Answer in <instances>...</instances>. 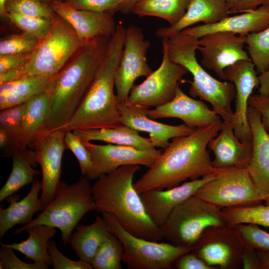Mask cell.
<instances>
[{"label":"cell","instance_id":"cell-17","mask_svg":"<svg viewBox=\"0 0 269 269\" xmlns=\"http://www.w3.org/2000/svg\"><path fill=\"white\" fill-rule=\"evenodd\" d=\"M83 143L89 152L93 162L92 169L86 177L89 180H96L101 175L124 165L137 164L149 168L162 152L155 148L141 150L129 146L111 143Z\"/></svg>","mask_w":269,"mask_h":269},{"label":"cell","instance_id":"cell-49","mask_svg":"<svg viewBox=\"0 0 269 269\" xmlns=\"http://www.w3.org/2000/svg\"><path fill=\"white\" fill-rule=\"evenodd\" d=\"M31 53L0 55V74L25 64Z\"/></svg>","mask_w":269,"mask_h":269},{"label":"cell","instance_id":"cell-7","mask_svg":"<svg viewBox=\"0 0 269 269\" xmlns=\"http://www.w3.org/2000/svg\"><path fill=\"white\" fill-rule=\"evenodd\" d=\"M84 44L70 24L57 14L50 31L39 41L27 62L17 68L18 78L54 76Z\"/></svg>","mask_w":269,"mask_h":269},{"label":"cell","instance_id":"cell-26","mask_svg":"<svg viewBox=\"0 0 269 269\" xmlns=\"http://www.w3.org/2000/svg\"><path fill=\"white\" fill-rule=\"evenodd\" d=\"M41 189V183L34 179L28 194L18 200L17 195L12 194L6 199L9 203L6 208H0V239L8 230L18 224H27L32 221L33 215L42 211L43 206L38 194Z\"/></svg>","mask_w":269,"mask_h":269},{"label":"cell","instance_id":"cell-25","mask_svg":"<svg viewBox=\"0 0 269 269\" xmlns=\"http://www.w3.org/2000/svg\"><path fill=\"white\" fill-rule=\"evenodd\" d=\"M229 14L227 0H190L185 14L178 22L158 28L155 34L161 39L168 37L199 22L206 24L218 22Z\"/></svg>","mask_w":269,"mask_h":269},{"label":"cell","instance_id":"cell-15","mask_svg":"<svg viewBox=\"0 0 269 269\" xmlns=\"http://www.w3.org/2000/svg\"><path fill=\"white\" fill-rule=\"evenodd\" d=\"M250 60H242L226 67V80L236 89L235 110L231 121L235 135L242 142H252V135L248 120V101L254 89L260 86L258 72Z\"/></svg>","mask_w":269,"mask_h":269},{"label":"cell","instance_id":"cell-16","mask_svg":"<svg viewBox=\"0 0 269 269\" xmlns=\"http://www.w3.org/2000/svg\"><path fill=\"white\" fill-rule=\"evenodd\" d=\"M246 37L226 31L203 35L199 38L197 49L202 56L200 64L226 81L224 70L226 67L240 60L251 59L244 49Z\"/></svg>","mask_w":269,"mask_h":269},{"label":"cell","instance_id":"cell-31","mask_svg":"<svg viewBox=\"0 0 269 269\" xmlns=\"http://www.w3.org/2000/svg\"><path fill=\"white\" fill-rule=\"evenodd\" d=\"M12 167L11 173L0 190V201L14 194L21 188L32 182L40 171L34 169L37 164L34 150L27 149L16 151L12 156Z\"/></svg>","mask_w":269,"mask_h":269},{"label":"cell","instance_id":"cell-24","mask_svg":"<svg viewBox=\"0 0 269 269\" xmlns=\"http://www.w3.org/2000/svg\"><path fill=\"white\" fill-rule=\"evenodd\" d=\"M269 26V4L255 10L227 18L213 24L188 27L181 33L200 38L208 33L226 31L240 35L261 31Z\"/></svg>","mask_w":269,"mask_h":269},{"label":"cell","instance_id":"cell-45","mask_svg":"<svg viewBox=\"0 0 269 269\" xmlns=\"http://www.w3.org/2000/svg\"><path fill=\"white\" fill-rule=\"evenodd\" d=\"M48 251L54 269H92V264L79 260L73 261L64 256L59 251L56 242L50 240L48 243Z\"/></svg>","mask_w":269,"mask_h":269},{"label":"cell","instance_id":"cell-43","mask_svg":"<svg viewBox=\"0 0 269 269\" xmlns=\"http://www.w3.org/2000/svg\"><path fill=\"white\" fill-rule=\"evenodd\" d=\"M125 0H63L71 7L78 10L113 14L119 11Z\"/></svg>","mask_w":269,"mask_h":269},{"label":"cell","instance_id":"cell-33","mask_svg":"<svg viewBox=\"0 0 269 269\" xmlns=\"http://www.w3.org/2000/svg\"><path fill=\"white\" fill-rule=\"evenodd\" d=\"M190 0H140L131 12L139 16H156L166 20L172 26L185 14Z\"/></svg>","mask_w":269,"mask_h":269},{"label":"cell","instance_id":"cell-46","mask_svg":"<svg viewBox=\"0 0 269 269\" xmlns=\"http://www.w3.org/2000/svg\"><path fill=\"white\" fill-rule=\"evenodd\" d=\"M248 105L257 110L261 115L262 124L264 128L269 130V96L260 94L252 95L248 101Z\"/></svg>","mask_w":269,"mask_h":269},{"label":"cell","instance_id":"cell-44","mask_svg":"<svg viewBox=\"0 0 269 269\" xmlns=\"http://www.w3.org/2000/svg\"><path fill=\"white\" fill-rule=\"evenodd\" d=\"M0 244V269H47L49 267L47 264L42 262L25 263L16 257L12 248Z\"/></svg>","mask_w":269,"mask_h":269},{"label":"cell","instance_id":"cell-56","mask_svg":"<svg viewBox=\"0 0 269 269\" xmlns=\"http://www.w3.org/2000/svg\"><path fill=\"white\" fill-rule=\"evenodd\" d=\"M264 201L265 202V204L269 206V195L265 196L264 198Z\"/></svg>","mask_w":269,"mask_h":269},{"label":"cell","instance_id":"cell-55","mask_svg":"<svg viewBox=\"0 0 269 269\" xmlns=\"http://www.w3.org/2000/svg\"><path fill=\"white\" fill-rule=\"evenodd\" d=\"M41 2L49 3L51 2L55 1H62L63 0H38Z\"/></svg>","mask_w":269,"mask_h":269},{"label":"cell","instance_id":"cell-47","mask_svg":"<svg viewBox=\"0 0 269 269\" xmlns=\"http://www.w3.org/2000/svg\"><path fill=\"white\" fill-rule=\"evenodd\" d=\"M177 269H214L204 260L191 252L179 257L174 262Z\"/></svg>","mask_w":269,"mask_h":269},{"label":"cell","instance_id":"cell-48","mask_svg":"<svg viewBox=\"0 0 269 269\" xmlns=\"http://www.w3.org/2000/svg\"><path fill=\"white\" fill-rule=\"evenodd\" d=\"M230 13L246 12L257 8V6L269 4V0H227Z\"/></svg>","mask_w":269,"mask_h":269},{"label":"cell","instance_id":"cell-38","mask_svg":"<svg viewBox=\"0 0 269 269\" xmlns=\"http://www.w3.org/2000/svg\"><path fill=\"white\" fill-rule=\"evenodd\" d=\"M4 10L7 13L54 20L57 16L49 3L38 0H6Z\"/></svg>","mask_w":269,"mask_h":269},{"label":"cell","instance_id":"cell-18","mask_svg":"<svg viewBox=\"0 0 269 269\" xmlns=\"http://www.w3.org/2000/svg\"><path fill=\"white\" fill-rule=\"evenodd\" d=\"M149 118L155 120L174 118L182 120L187 126L203 128L221 121L220 116L200 100L185 94L178 85L174 98L169 102L147 110Z\"/></svg>","mask_w":269,"mask_h":269},{"label":"cell","instance_id":"cell-53","mask_svg":"<svg viewBox=\"0 0 269 269\" xmlns=\"http://www.w3.org/2000/svg\"><path fill=\"white\" fill-rule=\"evenodd\" d=\"M257 251L262 264V269H269V251Z\"/></svg>","mask_w":269,"mask_h":269},{"label":"cell","instance_id":"cell-1","mask_svg":"<svg viewBox=\"0 0 269 269\" xmlns=\"http://www.w3.org/2000/svg\"><path fill=\"white\" fill-rule=\"evenodd\" d=\"M223 122L197 128L192 134L173 138L153 165L134 183L139 194L179 185L187 179H198L215 174V168L207 150L209 141L220 131Z\"/></svg>","mask_w":269,"mask_h":269},{"label":"cell","instance_id":"cell-23","mask_svg":"<svg viewBox=\"0 0 269 269\" xmlns=\"http://www.w3.org/2000/svg\"><path fill=\"white\" fill-rule=\"evenodd\" d=\"M208 147L214 153L212 164L217 169L247 167L251 159L252 142L241 141L230 122L223 121L220 131Z\"/></svg>","mask_w":269,"mask_h":269},{"label":"cell","instance_id":"cell-19","mask_svg":"<svg viewBox=\"0 0 269 269\" xmlns=\"http://www.w3.org/2000/svg\"><path fill=\"white\" fill-rule=\"evenodd\" d=\"M118 107L122 125L137 132L148 133L153 146L162 149L168 146L169 139L189 135L197 129L184 124L171 126L155 121L148 117L147 109L128 102L118 103Z\"/></svg>","mask_w":269,"mask_h":269},{"label":"cell","instance_id":"cell-36","mask_svg":"<svg viewBox=\"0 0 269 269\" xmlns=\"http://www.w3.org/2000/svg\"><path fill=\"white\" fill-rule=\"evenodd\" d=\"M246 44L258 73L266 71L269 68V26L246 35Z\"/></svg>","mask_w":269,"mask_h":269},{"label":"cell","instance_id":"cell-20","mask_svg":"<svg viewBox=\"0 0 269 269\" xmlns=\"http://www.w3.org/2000/svg\"><path fill=\"white\" fill-rule=\"evenodd\" d=\"M216 174L206 175L165 190H149L140 193L147 214L160 227L176 207L195 195L203 184L212 179Z\"/></svg>","mask_w":269,"mask_h":269},{"label":"cell","instance_id":"cell-42","mask_svg":"<svg viewBox=\"0 0 269 269\" xmlns=\"http://www.w3.org/2000/svg\"><path fill=\"white\" fill-rule=\"evenodd\" d=\"M64 143L66 148L70 149L76 156L82 175L87 177L93 167V162L89 152L79 137L72 131L66 132Z\"/></svg>","mask_w":269,"mask_h":269},{"label":"cell","instance_id":"cell-9","mask_svg":"<svg viewBox=\"0 0 269 269\" xmlns=\"http://www.w3.org/2000/svg\"><path fill=\"white\" fill-rule=\"evenodd\" d=\"M102 215L110 232L122 242V261L129 269H171L179 257L193 249L135 236L124 229L113 214L104 212Z\"/></svg>","mask_w":269,"mask_h":269},{"label":"cell","instance_id":"cell-13","mask_svg":"<svg viewBox=\"0 0 269 269\" xmlns=\"http://www.w3.org/2000/svg\"><path fill=\"white\" fill-rule=\"evenodd\" d=\"M150 42L144 39L142 29L133 24L126 28L124 46L115 78L118 103L127 102L135 80L148 76L153 71L147 63Z\"/></svg>","mask_w":269,"mask_h":269},{"label":"cell","instance_id":"cell-5","mask_svg":"<svg viewBox=\"0 0 269 269\" xmlns=\"http://www.w3.org/2000/svg\"><path fill=\"white\" fill-rule=\"evenodd\" d=\"M162 41L170 60L182 65L192 74L193 81H180L190 85V95L208 102L223 121L230 122L234 112L231 104L236 97L235 86L230 82L215 79L198 63L196 50L199 39L180 32L163 38Z\"/></svg>","mask_w":269,"mask_h":269},{"label":"cell","instance_id":"cell-8","mask_svg":"<svg viewBox=\"0 0 269 269\" xmlns=\"http://www.w3.org/2000/svg\"><path fill=\"white\" fill-rule=\"evenodd\" d=\"M224 224L221 209L194 195L176 207L159 228L171 244L192 247L206 229Z\"/></svg>","mask_w":269,"mask_h":269},{"label":"cell","instance_id":"cell-54","mask_svg":"<svg viewBox=\"0 0 269 269\" xmlns=\"http://www.w3.org/2000/svg\"><path fill=\"white\" fill-rule=\"evenodd\" d=\"M5 1L6 0H0V15L2 18H7V15L4 8Z\"/></svg>","mask_w":269,"mask_h":269},{"label":"cell","instance_id":"cell-50","mask_svg":"<svg viewBox=\"0 0 269 269\" xmlns=\"http://www.w3.org/2000/svg\"><path fill=\"white\" fill-rule=\"evenodd\" d=\"M241 263L244 269H262L257 251L246 246L242 255Z\"/></svg>","mask_w":269,"mask_h":269},{"label":"cell","instance_id":"cell-51","mask_svg":"<svg viewBox=\"0 0 269 269\" xmlns=\"http://www.w3.org/2000/svg\"><path fill=\"white\" fill-rule=\"evenodd\" d=\"M258 77L260 81L259 94L269 96V68L266 71L260 74Z\"/></svg>","mask_w":269,"mask_h":269},{"label":"cell","instance_id":"cell-29","mask_svg":"<svg viewBox=\"0 0 269 269\" xmlns=\"http://www.w3.org/2000/svg\"><path fill=\"white\" fill-rule=\"evenodd\" d=\"M109 233L104 218L96 216L92 224L76 226L68 243L79 260L92 264L99 247Z\"/></svg>","mask_w":269,"mask_h":269},{"label":"cell","instance_id":"cell-10","mask_svg":"<svg viewBox=\"0 0 269 269\" xmlns=\"http://www.w3.org/2000/svg\"><path fill=\"white\" fill-rule=\"evenodd\" d=\"M195 195L221 209L258 205L264 201L244 167L220 169Z\"/></svg>","mask_w":269,"mask_h":269},{"label":"cell","instance_id":"cell-4","mask_svg":"<svg viewBox=\"0 0 269 269\" xmlns=\"http://www.w3.org/2000/svg\"><path fill=\"white\" fill-rule=\"evenodd\" d=\"M126 28L117 25L105 57L87 92L68 124L65 132L75 130L113 128L122 125L116 96L115 78L123 53Z\"/></svg>","mask_w":269,"mask_h":269},{"label":"cell","instance_id":"cell-21","mask_svg":"<svg viewBox=\"0 0 269 269\" xmlns=\"http://www.w3.org/2000/svg\"><path fill=\"white\" fill-rule=\"evenodd\" d=\"M53 11L68 22L84 43L101 36L111 37L117 25L112 14L78 10L61 1L49 3Z\"/></svg>","mask_w":269,"mask_h":269},{"label":"cell","instance_id":"cell-30","mask_svg":"<svg viewBox=\"0 0 269 269\" xmlns=\"http://www.w3.org/2000/svg\"><path fill=\"white\" fill-rule=\"evenodd\" d=\"M51 78L25 76L0 85V110L27 102L48 88Z\"/></svg>","mask_w":269,"mask_h":269},{"label":"cell","instance_id":"cell-2","mask_svg":"<svg viewBox=\"0 0 269 269\" xmlns=\"http://www.w3.org/2000/svg\"><path fill=\"white\" fill-rule=\"evenodd\" d=\"M110 38L98 37L85 43L51 78L48 88L52 95V102L38 135L62 129L70 122L105 57Z\"/></svg>","mask_w":269,"mask_h":269},{"label":"cell","instance_id":"cell-6","mask_svg":"<svg viewBox=\"0 0 269 269\" xmlns=\"http://www.w3.org/2000/svg\"><path fill=\"white\" fill-rule=\"evenodd\" d=\"M82 176L70 185L61 181L51 202L30 223L15 230L19 234L26 228L45 225L60 230L63 244L65 245L81 219L94 210L92 185Z\"/></svg>","mask_w":269,"mask_h":269},{"label":"cell","instance_id":"cell-35","mask_svg":"<svg viewBox=\"0 0 269 269\" xmlns=\"http://www.w3.org/2000/svg\"><path fill=\"white\" fill-rule=\"evenodd\" d=\"M123 253L122 242L110 232L99 247L92 265L96 269H121Z\"/></svg>","mask_w":269,"mask_h":269},{"label":"cell","instance_id":"cell-22","mask_svg":"<svg viewBox=\"0 0 269 269\" xmlns=\"http://www.w3.org/2000/svg\"><path fill=\"white\" fill-rule=\"evenodd\" d=\"M248 120L252 135V153L247 168L264 199L269 195V134L262 124L260 113L249 106Z\"/></svg>","mask_w":269,"mask_h":269},{"label":"cell","instance_id":"cell-14","mask_svg":"<svg viewBox=\"0 0 269 269\" xmlns=\"http://www.w3.org/2000/svg\"><path fill=\"white\" fill-rule=\"evenodd\" d=\"M66 132L60 129L40 134L29 144L33 146L36 161L41 169L39 198L44 208L53 199L61 182L62 156L66 149Z\"/></svg>","mask_w":269,"mask_h":269},{"label":"cell","instance_id":"cell-28","mask_svg":"<svg viewBox=\"0 0 269 269\" xmlns=\"http://www.w3.org/2000/svg\"><path fill=\"white\" fill-rule=\"evenodd\" d=\"M72 132L83 143L99 140L141 150L155 148L149 138L142 137L138 132L123 125L113 128L75 130Z\"/></svg>","mask_w":269,"mask_h":269},{"label":"cell","instance_id":"cell-40","mask_svg":"<svg viewBox=\"0 0 269 269\" xmlns=\"http://www.w3.org/2000/svg\"><path fill=\"white\" fill-rule=\"evenodd\" d=\"M39 40L35 37L22 32L0 39V55L32 53Z\"/></svg>","mask_w":269,"mask_h":269},{"label":"cell","instance_id":"cell-41","mask_svg":"<svg viewBox=\"0 0 269 269\" xmlns=\"http://www.w3.org/2000/svg\"><path fill=\"white\" fill-rule=\"evenodd\" d=\"M233 227L246 246L256 250L269 251V233L254 224H239Z\"/></svg>","mask_w":269,"mask_h":269},{"label":"cell","instance_id":"cell-3","mask_svg":"<svg viewBox=\"0 0 269 269\" xmlns=\"http://www.w3.org/2000/svg\"><path fill=\"white\" fill-rule=\"evenodd\" d=\"M139 165H127L99 176L92 185L94 210L113 214L131 234L158 242L163 238L159 227L147 214L140 194L133 182Z\"/></svg>","mask_w":269,"mask_h":269},{"label":"cell","instance_id":"cell-37","mask_svg":"<svg viewBox=\"0 0 269 269\" xmlns=\"http://www.w3.org/2000/svg\"><path fill=\"white\" fill-rule=\"evenodd\" d=\"M27 107V102L0 110V128L8 135L9 156L17 151L16 145L21 123Z\"/></svg>","mask_w":269,"mask_h":269},{"label":"cell","instance_id":"cell-11","mask_svg":"<svg viewBox=\"0 0 269 269\" xmlns=\"http://www.w3.org/2000/svg\"><path fill=\"white\" fill-rule=\"evenodd\" d=\"M160 65L141 84L134 85L127 102L146 109L163 105L171 101L182 77L188 71L182 65L171 61L162 45Z\"/></svg>","mask_w":269,"mask_h":269},{"label":"cell","instance_id":"cell-27","mask_svg":"<svg viewBox=\"0 0 269 269\" xmlns=\"http://www.w3.org/2000/svg\"><path fill=\"white\" fill-rule=\"evenodd\" d=\"M52 95L48 88L27 102L16 142V150L26 148L37 136L49 114Z\"/></svg>","mask_w":269,"mask_h":269},{"label":"cell","instance_id":"cell-39","mask_svg":"<svg viewBox=\"0 0 269 269\" xmlns=\"http://www.w3.org/2000/svg\"><path fill=\"white\" fill-rule=\"evenodd\" d=\"M7 18L23 32L31 35L39 41L50 31L54 20L25 16L16 13H7Z\"/></svg>","mask_w":269,"mask_h":269},{"label":"cell","instance_id":"cell-52","mask_svg":"<svg viewBox=\"0 0 269 269\" xmlns=\"http://www.w3.org/2000/svg\"><path fill=\"white\" fill-rule=\"evenodd\" d=\"M140 0H125L120 7L119 11L123 14H129L134 6Z\"/></svg>","mask_w":269,"mask_h":269},{"label":"cell","instance_id":"cell-32","mask_svg":"<svg viewBox=\"0 0 269 269\" xmlns=\"http://www.w3.org/2000/svg\"><path fill=\"white\" fill-rule=\"evenodd\" d=\"M23 231L29 234L26 240L18 243L1 244L22 253L26 259L51 266L52 262L48 251V243L54 236L56 229L45 225H37L26 228Z\"/></svg>","mask_w":269,"mask_h":269},{"label":"cell","instance_id":"cell-34","mask_svg":"<svg viewBox=\"0 0 269 269\" xmlns=\"http://www.w3.org/2000/svg\"><path fill=\"white\" fill-rule=\"evenodd\" d=\"M226 224H254L269 228V206L258 205L222 209Z\"/></svg>","mask_w":269,"mask_h":269},{"label":"cell","instance_id":"cell-12","mask_svg":"<svg viewBox=\"0 0 269 269\" xmlns=\"http://www.w3.org/2000/svg\"><path fill=\"white\" fill-rule=\"evenodd\" d=\"M245 245L237 231L226 224L206 229L191 251L208 265L221 269L242 267Z\"/></svg>","mask_w":269,"mask_h":269}]
</instances>
